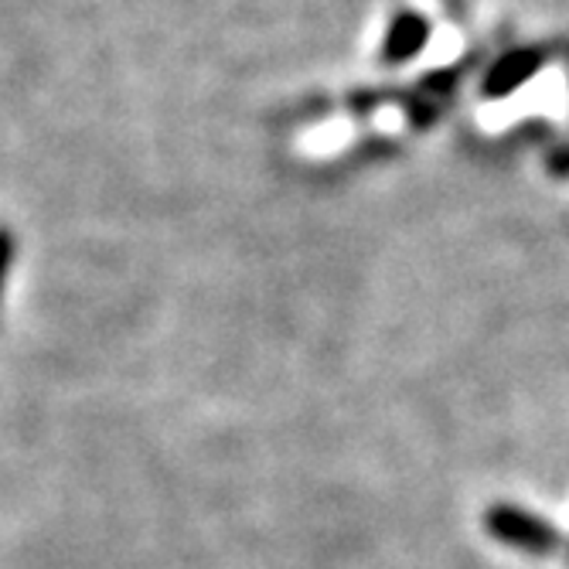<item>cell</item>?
<instances>
[{
    "mask_svg": "<svg viewBox=\"0 0 569 569\" xmlns=\"http://www.w3.org/2000/svg\"><path fill=\"white\" fill-rule=\"evenodd\" d=\"M485 529L501 542L529 556H552L562 546V536L542 515L522 508V505H491L485 515Z\"/></svg>",
    "mask_w": 569,
    "mask_h": 569,
    "instance_id": "obj_1",
    "label": "cell"
},
{
    "mask_svg": "<svg viewBox=\"0 0 569 569\" xmlns=\"http://www.w3.org/2000/svg\"><path fill=\"white\" fill-rule=\"evenodd\" d=\"M542 66H546V51L542 48H515V51H505V56L485 72L481 92L488 99H505L511 92H519L526 82H532Z\"/></svg>",
    "mask_w": 569,
    "mask_h": 569,
    "instance_id": "obj_2",
    "label": "cell"
},
{
    "mask_svg": "<svg viewBox=\"0 0 569 569\" xmlns=\"http://www.w3.org/2000/svg\"><path fill=\"white\" fill-rule=\"evenodd\" d=\"M430 21L417 11H399L386 31V41H382V62L386 66H402L409 59H417L423 44L430 41Z\"/></svg>",
    "mask_w": 569,
    "mask_h": 569,
    "instance_id": "obj_3",
    "label": "cell"
},
{
    "mask_svg": "<svg viewBox=\"0 0 569 569\" xmlns=\"http://www.w3.org/2000/svg\"><path fill=\"white\" fill-rule=\"evenodd\" d=\"M11 256H14V239L11 232L0 226V293H4V280H8V270H11Z\"/></svg>",
    "mask_w": 569,
    "mask_h": 569,
    "instance_id": "obj_4",
    "label": "cell"
}]
</instances>
